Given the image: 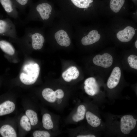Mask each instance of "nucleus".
<instances>
[{
    "instance_id": "nucleus-1",
    "label": "nucleus",
    "mask_w": 137,
    "mask_h": 137,
    "mask_svg": "<svg viewBox=\"0 0 137 137\" xmlns=\"http://www.w3.org/2000/svg\"><path fill=\"white\" fill-rule=\"evenodd\" d=\"M28 6L29 11L26 18L22 20V25L30 21L41 20L46 22L49 20L52 7L48 3L43 2L37 4L32 2Z\"/></svg>"
},
{
    "instance_id": "nucleus-2",
    "label": "nucleus",
    "mask_w": 137,
    "mask_h": 137,
    "mask_svg": "<svg viewBox=\"0 0 137 137\" xmlns=\"http://www.w3.org/2000/svg\"><path fill=\"white\" fill-rule=\"evenodd\" d=\"M40 71V66L37 63L33 62L27 63L23 67L20 76V80L25 84H32L37 80Z\"/></svg>"
},
{
    "instance_id": "nucleus-3",
    "label": "nucleus",
    "mask_w": 137,
    "mask_h": 137,
    "mask_svg": "<svg viewBox=\"0 0 137 137\" xmlns=\"http://www.w3.org/2000/svg\"><path fill=\"white\" fill-rule=\"evenodd\" d=\"M16 32L15 24L10 19H0V35L15 38Z\"/></svg>"
},
{
    "instance_id": "nucleus-4",
    "label": "nucleus",
    "mask_w": 137,
    "mask_h": 137,
    "mask_svg": "<svg viewBox=\"0 0 137 137\" xmlns=\"http://www.w3.org/2000/svg\"><path fill=\"white\" fill-rule=\"evenodd\" d=\"M136 124V119L130 115L123 116L120 121V129L124 134H127L135 127Z\"/></svg>"
},
{
    "instance_id": "nucleus-5",
    "label": "nucleus",
    "mask_w": 137,
    "mask_h": 137,
    "mask_svg": "<svg viewBox=\"0 0 137 137\" xmlns=\"http://www.w3.org/2000/svg\"><path fill=\"white\" fill-rule=\"evenodd\" d=\"M93 63L96 65L104 68H108L112 64V56L108 53L102 55L98 54L95 56L93 59Z\"/></svg>"
},
{
    "instance_id": "nucleus-6",
    "label": "nucleus",
    "mask_w": 137,
    "mask_h": 137,
    "mask_svg": "<svg viewBox=\"0 0 137 137\" xmlns=\"http://www.w3.org/2000/svg\"><path fill=\"white\" fill-rule=\"evenodd\" d=\"M40 30L35 28L32 27L31 38L32 47L35 50L41 49L45 42V39Z\"/></svg>"
},
{
    "instance_id": "nucleus-7",
    "label": "nucleus",
    "mask_w": 137,
    "mask_h": 137,
    "mask_svg": "<svg viewBox=\"0 0 137 137\" xmlns=\"http://www.w3.org/2000/svg\"><path fill=\"white\" fill-rule=\"evenodd\" d=\"M84 88L85 92L91 96L97 94L99 91V88L96 81L93 77L86 79L84 81Z\"/></svg>"
},
{
    "instance_id": "nucleus-8",
    "label": "nucleus",
    "mask_w": 137,
    "mask_h": 137,
    "mask_svg": "<svg viewBox=\"0 0 137 137\" xmlns=\"http://www.w3.org/2000/svg\"><path fill=\"white\" fill-rule=\"evenodd\" d=\"M121 75L120 68L118 66L113 69L107 82V86L110 89L116 87L118 84Z\"/></svg>"
},
{
    "instance_id": "nucleus-9",
    "label": "nucleus",
    "mask_w": 137,
    "mask_h": 137,
    "mask_svg": "<svg viewBox=\"0 0 137 137\" xmlns=\"http://www.w3.org/2000/svg\"><path fill=\"white\" fill-rule=\"evenodd\" d=\"M135 32V30L133 27L128 26L123 30L118 32L116 36L118 39L121 41L128 42L132 39Z\"/></svg>"
},
{
    "instance_id": "nucleus-10",
    "label": "nucleus",
    "mask_w": 137,
    "mask_h": 137,
    "mask_svg": "<svg viewBox=\"0 0 137 137\" xmlns=\"http://www.w3.org/2000/svg\"><path fill=\"white\" fill-rule=\"evenodd\" d=\"M54 37L58 44L61 46L67 47L70 44V38L66 32L63 30L57 32Z\"/></svg>"
},
{
    "instance_id": "nucleus-11",
    "label": "nucleus",
    "mask_w": 137,
    "mask_h": 137,
    "mask_svg": "<svg viewBox=\"0 0 137 137\" xmlns=\"http://www.w3.org/2000/svg\"><path fill=\"white\" fill-rule=\"evenodd\" d=\"M100 37V36L97 30H93L82 38L81 42L84 45H91L98 41Z\"/></svg>"
},
{
    "instance_id": "nucleus-12",
    "label": "nucleus",
    "mask_w": 137,
    "mask_h": 137,
    "mask_svg": "<svg viewBox=\"0 0 137 137\" xmlns=\"http://www.w3.org/2000/svg\"><path fill=\"white\" fill-rule=\"evenodd\" d=\"M78 70L75 66H72L63 72L62 76L65 81L69 82L72 80L76 79L79 75Z\"/></svg>"
},
{
    "instance_id": "nucleus-13",
    "label": "nucleus",
    "mask_w": 137,
    "mask_h": 137,
    "mask_svg": "<svg viewBox=\"0 0 137 137\" xmlns=\"http://www.w3.org/2000/svg\"><path fill=\"white\" fill-rule=\"evenodd\" d=\"M15 108L14 104L9 100L6 101L0 105V116L11 113Z\"/></svg>"
},
{
    "instance_id": "nucleus-14",
    "label": "nucleus",
    "mask_w": 137,
    "mask_h": 137,
    "mask_svg": "<svg viewBox=\"0 0 137 137\" xmlns=\"http://www.w3.org/2000/svg\"><path fill=\"white\" fill-rule=\"evenodd\" d=\"M42 94L43 98L49 102L54 103L56 100L57 98L56 90L54 91L50 88H46L42 91Z\"/></svg>"
},
{
    "instance_id": "nucleus-15",
    "label": "nucleus",
    "mask_w": 137,
    "mask_h": 137,
    "mask_svg": "<svg viewBox=\"0 0 137 137\" xmlns=\"http://www.w3.org/2000/svg\"><path fill=\"white\" fill-rule=\"evenodd\" d=\"M0 133L3 137H16V132L11 126L8 125L3 126L0 129Z\"/></svg>"
},
{
    "instance_id": "nucleus-16",
    "label": "nucleus",
    "mask_w": 137,
    "mask_h": 137,
    "mask_svg": "<svg viewBox=\"0 0 137 137\" xmlns=\"http://www.w3.org/2000/svg\"><path fill=\"white\" fill-rule=\"evenodd\" d=\"M85 117L88 123L92 127H97L101 123L99 118L90 111H87L85 114Z\"/></svg>"
},
{
    "instance_id": "nucleus-17",
    "label": "nucleus",
    "mask_w": 137,
    "mask_h": 137,
    "mask_svg": "<svg viewBox=\"0 0 137 137\" xmlns=\"http://www.w3.org/2000/svg\"><path fill=\"white\" fill-rule=\"evenodd\" d=\"M0 48L4 52L9 55H12L15 53V49L13 46L6 41L0 40Z\"/></svg>"
},
{
    "instance_id": "nucleus-18",
    "label": "nucleus",
    "mask_w": 137,
    "mask_h": 137,
    "mask_svg": "<svg viewBox=\"0 0 137 137\" xmlns=\"http://www.w3.org/2000/svg\"><path fill=\"white\" fill-rule=\"evenodd\" d=\"M85 112L86 109L84 105L79 106L77 108V112L72 116L73 120L76 122L83 120L84 117Z\"/></svg>"
},
{
    "instance_id": "nucleus-19",
    "label": "nucleus",
    "mask_w": 137,
    "mask_h": 137,
    "mask_svg": "<svg viewBox=\"0 0 137 137\" xmlns=\"http://www.w3.org/2000/svg\"><path fill=\"white\" fill-rule=\"evenodd\" d=\"M15 5L21 13L25 11L26 7L32 2V0H13Z\"/></svg>"
},
{
    "instance_id": "nucleus-20",
    "label": "nucleus",
    "mask_w": 137,
    "mask_h": 137,
    "mask_svg": "<svg viewBox=\"0 0 137 137\" xmlns=\"http://www.w3.org/2000/svg\"><path fill=\"white\" fill-rule=\"evenodd\" d=\"M42 123L43 127L47 130L52 129L54 124L50 115L49 114H44L42 118Z\"/></svg>"
},
{
    "instance_id": "nucleus-21",
    "label": "nucleus",
    "mask_w": 137,
    "mask_h": 137,
    "mask_svg": "<svg viewBox=\"0 0 137 137\" xmlns=\"http://www.w3.org/2000/svg\"><path fill=\"white\" fill-rule=\"evenodd\" d=\"M125 0H111L110 5L111 9L114 12H118L123 5Z\"/></svg>"
},
{
    "instance_id": "nucleus-22",
    "label": "nucleus",
    "mask_w": 137,
    "mask_h": 137,
    "mask_svg": "<svg viewBox=\"0 0 137 137\" xmlns=\"http://www.w3.org/2000/svg\"><path fill=\"white\" fill-rule=\"evenodd\" d=\"M25 114L29 119L31 125L35 126L37 124L38 116L36 112L31 110H28L26 111Z\"/></svg>"
},
{
    "instance_id": "nucleus-23",
    "label": "nucleus",
    "mask_w": 137,
    "mask_h": 137,
    "mask_svg": "<svg viewBox=\"0 0 137 137\" xmlns=\"http://www.w3.org/2000/svg\"><path fill=\"white\" fill-rule=\"evenodd\" d=\"M72 3L77 7L81 8H88L93 0H71Z\"/></svg>"
},
{
    "instance_id": "nucleus-24",
    "label": "nucleus",
    "mask_w": 137,
    "mask_h": 137,
    "mask_svg": "<svg viewBox=\"0 0 137 137\" xmlns=\"http://www.w3.org/2000/svg\"><path fill=\"white\" fill-rule=\"evenodd\" d=\"M20 124L21 127L27 131H30L31 129V124L27 117L24 115L21 117Z\"/></svg>"
},
{
    "instance_id": "nucleus-25",
    "label": "nucleus",
    "mask_w": 137,
    "mask_h": 137,
    "mask_svg": "<svg viewBox=\"0 0 137 137\" xmlns=\"http://www.w3.org/2000/svg\"><path fill=\"white\" fill-rule=\"evenodd\" d=\"M127 61L129 64L131 68L137 69V56L131 55L128 58Z\"/></svg>"
},
{
    "instance_id": "nucleus-26",
    "label": "nucleus",
    "mask_w": 137,
    "mask_h": 137,
    "mask_svg": "<svg viewBox=\"0 0 137 137\" xmlns=\"http://www.w3.org/2000/svg\"><path fill=\"white\" fill-rule=\"evenodd\" d=\"M34 137H49L50 134L48 132L45 131L36 130L33 134Z\"/></svg>"
},
{
    "instance_id": "nucleus-27",
    "label": "nucleus",
    "mask_w": 137,
    "mask_h": 137,
    "mask_svg": "<svg viewBox=\"0 0 137 137\" xmlns=\"http://www.w3.org/2000/svg\"><path fill=\"white\" fill-rule=\"evenodd\" d=\"M77 137H95L96 136L92 134H88L85 135H79Z\"/></svg>"
},
{
    "instance_id": "nucleus-28",
    "label": "nucleus",
    "mask_w": 137,
    "mask_h": 137,
    "mask_svg": "<svg viewBox=\"0 0 137 137\" xmlns=\"http://www.w3.org/2000/svg\"><path fill=\"white\" fill-rule=\"evenodd\" d=\"M135 45L136 48H137V40H136L135 42Z\"/></svg>"
}]
</instances>
